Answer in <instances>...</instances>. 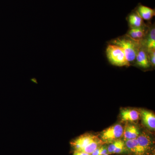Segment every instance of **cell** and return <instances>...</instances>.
Wrapping results in <instances>:
<instances>
[{"mask_svg": "<svg viewBox=\"0 0 155 155\" xmlns=\"http://www.w3.org/2000/svg\"><path fill=\"white\" fill-rule=\"evenodd\" d=\"M142 41L134 40L127 35L118 38L111 41L112 44L120 47L125 53L127 61L133 62L136 59V56L139 49L142 45Z\"/></svg>", "mask_w": 155, "mask_h": 155, "instance_id": "obj_1", "label": "cell"}, {"mask_svg": "<svg viewBox=\"0 0 155 155\" xmlns=\"http://www.w3.org/2000/svg\"><path fill=\"white\" fill-rule=\"evenodd\" d=\"M108 61L112 65L118 67H129L130 63L127 61L123 50L120 47L109 44L106 49Z\"/></svg>", "mask_w": 155, "mask_h": 155, "instance_id": "obj_2", "label": "cell"}, {"mask_svg": "<svg viewBox=\"0 0 155 155\" xmlns=\"http://www.w3.org/2000/svg\"><path fill=\"white\" fill-rule=\"evenodd\" d=\"M124 129L121 125L116 124L108 127L101 134L102 141L105 142H113L123 136Z\"/></svg>", "mask_w": 155, "mask_h": 155, "instance_id": "obj_3", "label": "cell"}, {"mask_svg": "<svg viewBox=\"0 0 155 155\" xmlns=\"http://www.w3.org/2000/svg\"><path fill=\"white\" fill-rule=\"evenodd\" d=\"M96 138L95 136L92 134H84L76 139L71 143L75 151L80 152Z\"/></svg>", "mask_w": 155, "mask_h": 155, "instance_id": "obj_4", "label": "cell"}, {"mask_svg": "<svg viewBox=\"0 0 155 155\" xmlns=\"http://www.w3.org/2000/svg\"><path fill=\"white\" fill-rule=\"evenodd\" d=\"M137 64L139 67L142 68H149L150 66L149 60L148 55L145 47L143 46V44L139 49L136 56Z\"/></svg>", "mask_w": 155, "mask_h": 155, "instance_id": "obj_5", "label": "cell"}, {"mask_svg": "<svg viewBox=\"0 0 155 155\" xmlns=\"http://www.w3.org/2000/svg\"><path fill=\"white\" fill-rule=\"evenodd\" d=\"M143 122L147 127L152 130H154L155 128V116L152 112L146 110H140Z\"/></svg>", "mask_w": 155, "mask_h": 155, "instance_id": "obj_6", "label": "cell"}, {"mask_svg": "<svg viewBox=\"0 0 155 155\" xmlns=\"http://www.w3.org/2000/svg\"><path fill=\"white\" fill-rule=\"evenodd\" d=\"M147 32L145 27H130L126 35L137 41H141L145 37Z\"/></svg>", "mask_w": 155, "mask_h": 155, "instance_id": "obj_7", "label": "cell"}, {"mask_svg": "<svg viewBox=\"0 0 155 155\" xmlns=\"http://www.w3.org/2000/svg\"><path fill=\"white\" fill-rule=\"evenodd\" d=\"M135 10L137 11L142 19L144 20H150L155 15V9L140 4H138Z\"/></svg>", "mask_w": 155, "mask_h": 155, "instance_id": "obj_8", "label": "cell"}, {"mask_svg": "<svg viewBox=\"0 0 155 155\" xmlns=\"http://www.w3.org/2000/svg\"><path fill=\"white\" fill-rule=\"evenodd\" d=\"M127 20L130 27H144L143 19L135 9L128 15Z\"/></svg>", "mask_w": 155, "mask_h": 155, "instance_id": "obj_9", "label": "cell"}, {"mask_svg": "<svg viewBox=\"0 0 155 155\" xmlns=\"http://www.w3.org/2000/svg\"><path fill=\"white\" fill-rule=\"evenodd\" d=\"M121 116L122 121L133 122L138 120L139 113L133 109H125L121 111Z\"/></svg>", "mask_w": 155, "mask_h": 155, "instance_id": "obj_10", "label": "cell"}, {"mask_svg": "<svg viewBox=\"0 0 155 155\" xmlns=\"http://www.w3.org/2000/svg\"><path fill=\"white\" fill-rule=\"evenodd\" d=\"M125 146L135 155H144L145 153L138 144L137 139L125 140Z\"/></svg>", "mask_w": 155, "mask_h": 155, "instance_id": "obj_11", "label": "cell"}, {"mask_svg": "<svg viewBox=\"0 0 155 155\" xmlns=\"http://www.w3.org/2000/svg\"><path fill=\"white\" fill-rule=\"evenodd\" d=\"M139 135V131L134 125H127L123 131V136L125 140L136 139Z\"/></svg>", "mask_w": 155, "mask_h": 155, "instance_id": "obj_12", "label": "cell"}, {"mask_svg": "<svg viewBox=\"0 0 155 155\" xmlns=\"http://www.w3.org/2000/svg\"><path fill=\"white\" fill-rule=\"evenodd\" d=\"M138 142V144L141 147L145 153L150 150L151 148L152 143L150 138L149 136L142 134L137 137L136 138Z\"/></svg>", "mask_w": 155, "mask_h": 155, "instance_id": "obj_13", "label": "cell"}, {"mask_svg": "<svg viewBox=\"0 0 155 155\" xmlns=\"http://www.w3.org/2000/svg\"><path fill=\"white\" fill-rule=\"evenodd\" d=\"M145 48L147 52L155 50V27H153L150 30L149 33L147 35V39L145 41Z\"/></svg>", "mask_w": 155, "mask_h": 155, "instance_id": "obj_14", "label": "cell"}, {"mask_svg": "<svg viewBox=\"0 0 155 155\" xmlns=\"http://www.w3.org/2000/svg\"><path fill=\"white\" fill-rule=\"evenodd\" d=\"M102 142V140H100L97 138H96L92 141L90 143H89L86 147L84 148L81 151L83 152L91 154L98 147H100V145L101 144V143Z\"/></svg>", "mask_w": 155, "mask_h": 155, "instance_id": "obj_15", "label": "cell"}, {"mask_svg": "<svg viewBox=\"0 0 155 155\" xmlns=\"http://www.w3.org/2000/svg\"><path fill=\"white\" fill-rule=\"evenodd\" d=\"M121 141L122 140L119 139L111 143V144L107 147L108 154H113L114 151Z\"/></svg>", "mask_w": 155, "mask_h": 155, "instance_id": "obj_16", "label": "cell"}, {"mask_svg": "<svg viewBox=\"0 0 155 155\" xmlns=\"http://www.w3.org/2000/svg\"><path fill=\"white\" fill-rule=\"evenodd\" d=\"M125 143L124 141H122L121 142L118 147L116 149V150L114 151L113 153H120L124 152L125 150Z\"/></svg>", "mask_w": 155, "mask_h": 155, "instance_id": "obj_17", "label": "cell"}, {"mask_svg": "<svg viewBox=\"0 0 155 155\" xmlns=\"http://www.w3.org/2000/svg\"><path fill=\"white\" fill-rule=\"evenodd\" d=\"M147 53L150 64L154 67L155 65V50H153V51Z\"/></svg>", "mask_w": 155, "mask_h": 155, "instance_id": "obj_18", "label": "cell"}, {"mask_svg": "<svg viewBox=\"0 0 155 155\" xmlns=\"http://www.w3.org/2000/svg\"><path fill=\"white\" fill-rule=\"evenodd\" d=\"M101 149V147H99L95 150L92 153L91 155H99Z\"/></svg>", "mask_w": 155, "mask_h": 155, "instance_id": "obj_19", "label": "cell"}, {"mask_svg": "<svg viewBox=\"0 0 155 155\" xmlns=\"http://www.w3.org/2000/svg\"><path fill=\"white\" fill-rule=\"evenodd\" d=\"M104 155H109V154H107Z\"/></svg>", "mask_w": 155, "mask_h": 155, "instance_id": "obj_20", "label": "cell"}]
</instances>
